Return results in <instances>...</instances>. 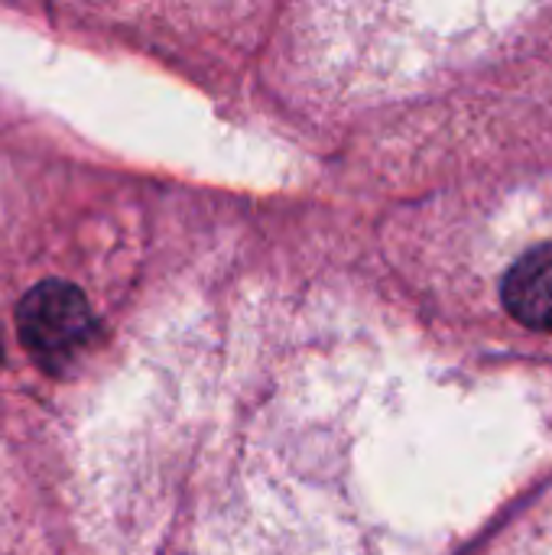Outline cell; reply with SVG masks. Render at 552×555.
<instances>
[{"mask_svg": "<svg viewBox=\"0 0 552 555\" xmlns=\"http://www.w3.org/2000/svg\"><path fill=\"white\" fill-rule=\"evenodd\" d=\"M202 555H449L524 416L332 293L251 286L211 345Z\"/></svg>", "mask_w": 552, "mask_h": 555, "instance_id": "6da1fadb", "label": "cell"}, {"mask_svg": "<svg viewBox=\"0 0 552 555\" xmlns=\"http://www.w3.org/2000/svg\"><path fill=\"white\" fill-rule=\"evenodd\" d=\"M16 328L23 348L42 364H68L94 335V315L78 286L46 280L33 286L16 306Z\"/></svg>", "mask_w": 552, "mask_h": 555, "instance_id": "7a4b0ae2", "label": "cell"}, {"mask_svg": "<svg viewBox=\"0 0 552 555\" xmlns=\"http://www.w3.org/2000/svg\"><path fill=\"white\" fill-rule=\"evenodd\" d=\"M504 309L530 332H552V241L521 254L501 283Z\"/></svg>", "mask_w": 552, "mask_h": 555, "instance_id": "3957f363", "label": "cell"}, {"mask_svg": "<svg viewBox=\"0 0 552 555\" xmlns=\"http://www.w3.org/2000/svg\"><path fill=\"white\" fill-rule=\"evenodd\" d=\"M0 358H3V348H0Z\"/></svg>", "mask_w": 552, "mask_h": 555, "instance_id": "277c9868", "label": "cell"}]
</instances>
